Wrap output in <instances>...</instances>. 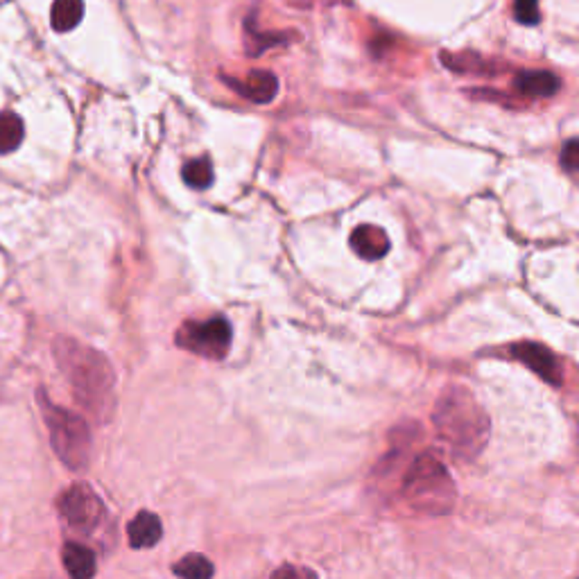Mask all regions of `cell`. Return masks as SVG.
<instances>
[{"instance_id": "52a82bcc", "label": "cell", "mask_w": 579, "mask_h": 579, "mask_svg": "<svg viewBox=\"0 0 579 579\" xmlns=\"http://www.w3.org/2000/svg\"><path fill=\"white\" fill-rule=\"evenodd\" d=\"M509 351L511 357H516V360L523 362L525 366H529V369L536 375H541L546 383L555 384V387L564 384V366H561V360L550 351V348L543 346V344L520 342L514 344Z\"/></svg>"}, {"instance_id": "5bb4252c", "label": "cell", "mask_w": 579, "mask_h": 579, "mask_svg": "<svg viewBox=\"0 0 579 579\" xmlns=\"http://www.w3.org/2000/svg\"><path fill=\"white\" fill-rule=\"evenodd\" d=\"M176 577L181 579H213V564L202 555H188L172 565Z\"/></svg>"}, {"instance_id": "30bf717a", "label": "cell", "mask_w": 579, "mask_h": 579, "mask_svg": "<svg viewBox=\"0 0 579 579\" xmlns=\"http://www.w3.org/2000/svg\"><path fill=\"white\" fill-rule=\"evenodd\" d=\"M514 89L529 98H552L561 89V80L550 71H523L514 77Z\"/></svg>"}, {"instance_id": "8992f818", "label": "cell", "mask_w": 579, "mask_h": 579, "mask_svg": "<svg viewBox=\"0 0 579 579\" xmlns=\"http://www.w3.org/2000/svg\"><path fill=\"white\" fill-rule=\"evenodd\" d=\"M57 507L63 520L80 532L95 529L104 516L102 502L95 496L93 489H89L86 484H75V487L66 489L59 498Z\"/></svg>"}, {"instance_id": "d6986e66", "label": "cell", "mask_w": 579, "mask_h": 579, "mask_svg": "<svg viewBox=\"0 0 579 579\" xmlns=\"http://www.w3.org/2000/svg\"><path fill=\"white\" fill-rule=\"evenodd\" d=\"M559 161L564 166V170L579 172V138L565 140L564 147H561Z\"/></svg>"}, {"instance_id": "5b68a950", "label": "cell", "mask_w": 579, "mask_h": 579, "mask_svg": "<svg viewBox=\"0 0 579 579\" xmlns=\"http://www.w3.org/2000/svg\"><path fill=\"white\" fill-rule=\"evenodd\" d=\"M176 346L208 357L222 360L231 348V324L224 317H211L206 321H185L176 330Z\"/></svg>"}, {"instance_id": "8fae6325", "label": "cell", "mask_w": 579, "mask_h": 579, "mask_svg": "<svg viewBox=\"0 0 579 579\" xmlns=\"http://www.w3.org/2000/svg\"><path fill=\"white\" fill-rule=\"evenodd\" d=\"M127 534H129L131 547H152L163 536L161 520L152 511H138L127 527Z\"/></svg>"}, {"instance_id": "e0dca14e", "label": "cell", "mask_w": 579, "mask_h": 579, "mask_svg": "<svg viewBox=\"0 0 579 579\" xmlns=\"http://www.w3.org/2000/svg\"><path fill=\"white\" fill-rule=\"evenodd\" d=\"M184 181L190 188L204 190L213 184V166L206 157L193 158L184 166Z\"/></svg>"}, {"instance_id": "ffe728a7", "label": "cell", "mask_w": 579, "mask_h": 579, "mask_svg": "<svg viewBox=\"0 0 579 579\" xmlns=\"http://www.w3.org/2000/svg\"><path fill=\"white\" fill-rule=\"evenodd\" d=\"M271 579H317V574L315 570H310L308 565L283 564L280 568L274 570Z\"/></svg>"}, {"instance_id": "6da1fadb", "label": "cell", "mask_w": 579, "mask_h": 579, "mask_svg": "<svg viewBox=\"0 0 579 579\" xmlns=\"http://www.w3.org/2000/svg\"><path fill=\"white\" fill-rule=\"evenodd\" d=\"M437 437L460 460H475L484 451L491 434L487 410L475 401L473 394L460 384H451L439 394L432 410Z\"/></svg>"}, {"instance_id": "7c38bea8", "label": "cell", "mask_w": 579, "mask_h": 579, "mask_svg": "<svg viewBox=\"0 0 579 579\" xmlns=\"http://www.w3.org/2000/svg\"><path fill=\"white\" fill-rule=\"evenodd\" d=\"M62 559L71 579H90L95 574V555L81 543H66Z\"/></svg>"}, {"instance_id": "277c9868", "label": "cell", "mask_w": 579, "mask_h": 579, "mask_svg": "<svg viewBox=\"0 0 579 579\" xmlns=\"http://www.w3.org/2000/svg\"><path fill=\"white\" fill-rule=\"evenodd\" d=\"M39 403L45 425H48L50 441H52L57 457L68 469L81 470L86 466V461H89L90 452V432L86 421L80 414H75V412L52 405L45 398L43 392H39Z\"/></svg>"}, {"instance_id": "ba28073f", "label": "cell", "mask_w": 579, "mask_h": 579, "mask_svg": "<svg viewBox=\"0 0 579 579\" xmlns=\"http://www.w3.org/2000/svg\"><path fill=\"white\" fill-rule=\"evenodd\" d=\"M224 81L231 89L238 90L242 98L252 100L256 104L271 102L276 98V93H279V80L270 71H252L244 80H229L226 77Z\"/></svg>"}, {"instance_id": "2e32d148", "label": "cell", "mask_w": 579, "mask_h": 579, "mask_svg": "<svg viewBox=\"0 0 579 579\" xmlns=\"http://www.w3.org/2000/svg\"><path fill=\"white\" fill-rule=\"evenodd\" d=\"M441 62L446 63L451 71L475 72V75H489V68H491V63L484 62L482 57H475V54H470V52L455 54V57H452L451 52H441Z\"/></svg>"}, {"instance_id": "9c48e42d", "label": "cell", "mask_w": 579, "mask_h": 579, "mask_svg": "<svg viewBox=\"0 0 579 579\" xmlns=\"http://www.w3.org/2000/svg\"><path fill=\"white\" fill-rule=\"evenodd\" d=\"M351 249L365 261H380L389 252V238L380 226L360 224L351 233Z\"/></svg>"}, {"instance_id": "7a4b0ae2", "label": "cell", "mask_w": 579, "mask_h": 579, "mask_svg": "<svg viewBox=\"0 0 579 579\" xmlns=\"http://www.w3.org/2000/svg\"><path fill=\"white\" fill-rule=\"evenodd\" d=\"M52 351L81 405L95 414L107 410L113 392V371L107 357L71 337L54 339Z\"/></svg>"}, {"instance_id": "9a60e30c", "label": "cell", "mask_w": 579, "mask_h": 579, "mask_svg": "<svg viewBox=\"0 0 579 579\" xmlns=\"http://www.w3.org/2000/svg\"><path fill=\"white\" fill-rule=\"evenodd\" d=\"M23 140V120L16 113H0V154L14 152Z\"/></svg>"}, {"instance_id": "4fadbf2b", "label": "cell", "mask_w": 579, "mask_h": 579, "mask_svg": "<svg viewBox=\"0 0 579 579\" xmlns=\"http://www.w3.org/2000/svg\"><path fill=\"white\" fill-rule=\"evenodd\" d=\"M84 16V0H54L50 7V23L57 32H68L80 25Z\"/></svg>"}, {"instance_id": "ac0fdd59", "label": "cell", "mask_w": 579, "mask_h": 579, "mask_svg": "<svg viewBox=\"0 0 579 579\" xmlns=\"http://www.w3.org/2000/svg\"><path fill=\"white\" fill-rule=\"evenodd\" d=\"M514 16L523 25H536L541 21L538 0H514Z\"/></svg>"}, {"instance_id": "3957f363", "label": "cell", "mask_w": 579, "mask_h": 579, "mask_svg": "<svg viewBox=\"0 0 579 579\" xmlns=\"http://www.w3.org/2000/svg\"><path fill=\"white\" fill-rule=\"evenodd\" d=\"M403 502L421 516H446L455 507L457 489L446 466L430 452L414 457L401 482Z\"/></svg>"}]
</instances>
